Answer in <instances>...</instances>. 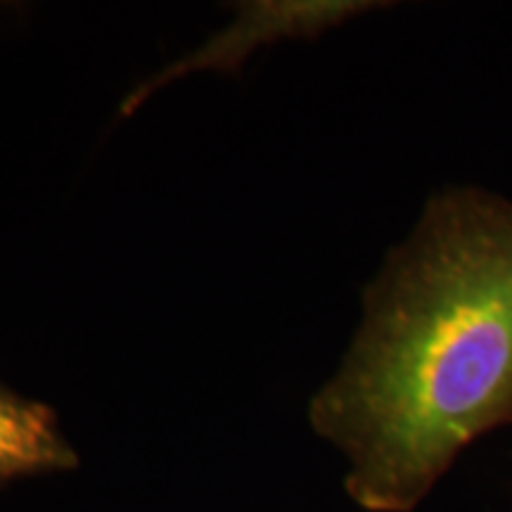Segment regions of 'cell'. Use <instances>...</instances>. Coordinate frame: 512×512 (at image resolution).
<instances>
[{
  "label": "cell",
  "mask_w": 512,
  "mask_h": 512,
  "mask_svg": "<svg viewBox=\"0 0 512 512\" xmlns=\"http://www.w3.org/2000/svg\"><path fill=\"white\" fill-rule=\"evenodd\" d=\"M366 512H413L486 434L512 427V200L430 197L363 292L349 354L309 406Z\"/></svg>",
  "instance_id": "obj_1"
},
{
  "label": "cell",
  "mask_w": 512,
  "mask_h": 512,
  "mask_svg": "<svg viewBox=\"0 0 512 512\" xmlns=\"http://www.w3.org/2000/svg\"><path fill=\"white\" fill-rule=\"evenodd\" d=\"M79 467L57 413L0 382V486Z\"/></svg>",
  "instance_id": "obj_2"
}]
</instances>
